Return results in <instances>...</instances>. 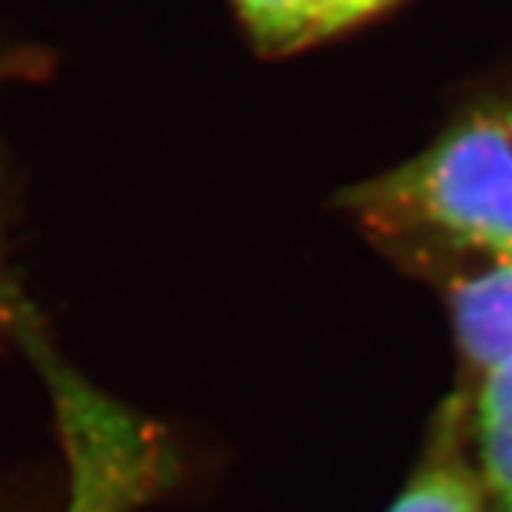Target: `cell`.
Returning a JSON list of instances; mask_svg holds the SVG:
<instances>
[{
    "label": "cell",
    "mask_w": 512,
    "mask_h": 512,
    "mask_svg": "<svg viewBox=\"0 0 512 512\" xmlns=\"http://www.w3.org/2000/svg\"><path fill=\"white\" fill-rule=\"evenodd\" d=\"M339 205L365 234L421 228L512 248V83L410 160L350 185Z\"/></svg>",
    "instance_id": "1"
},
{
    "label": "cell",
    "mask_w": 512,
    "mask_h": 512,
    "mask_svg": "<svg viewBox=\"0 0 512 512\" xmlns=\"http://www.w3.org/2000/svg\"><path fill=\"white\" fill-rule=\"evenodd\" d=\"M370 242L424 279L447 305L456 348L481 379L512 356V248L421 228L367 231Z\"/></svg>",
    "instance_id": "2"
},
{
    "label": "cell",
    "mask_w": 512,
    "mask_h": 512,
    "mask_svg": "<svg viewBox=\"0 0 512 512\" xmlns=\"http://www.w3.org/2000/svg\"><path fill=\"white\" fill-rule=\"evenodd\" d=\"M444 433L439 450L430 453L387 512H484L490 493L478 461L461 456V447L450 436L453 424Z\"/></svg>",
    "instance_id": "3"
},
{
    "label": "cell",
    "mask_w": 512,
    "mask_h": 512,
    "mask_svg": "<svg viewBox=\"0 0 512 512\" xmlns=\"http://www.w3.org/2000/svg\"><path fill=\"white\" fill-rule=\"evenodd\" d=\"M473 441L487 493L512 510V356L478 379Z\"/></svg>",
    "instance_id": "4"
},
{
    "label": "cell",
    "mask_w": 512,
    "mask_h": 512,
    "mask_svg": "<svg viewBox=\"0 0 512 512\" xmlns=\"http://www.w3.org/2000/svg\"><path fill=\"white\" fill-rule=\"evenodd\" d=\"M239 20L262 52L288 55L319 37V0H234Z\"/></svg>",
    "instance_id": "5"
},
{
    "label": "cell",
    "mask_w": 512,
    "mask_h": 512,
    "mask_svg": "<svg viewBox=\"0 0 512 512\" xmlns=\"http://www.w3.org/2000/svg\"><path fill=\"white\" fill-rule=\"evenodd\" d=\"M396 0H319V37H330L365 23Z\"/></svg>",
    "instance_id": "6"
},
{
    "label": "cell",
    "mask_w": 512,
    "mask_h": 512,
    "mask_svg": "<svg viewBox=\"0 0 512 512\" xmlns=\"http://www.w3.org/2000/svg\"><path fill=\"white\" fill-rule=\"evenodd\" d=\"M9 333V336H20L26 345L37 342L35 333V316L29 311L26 299L20 296L15 282L9 271L3 268L0 262V336Z\"/></svg>",
    "instance_id": "7"
},
{
    "label": "cell",
    "mask_w": 512,
    "mask_h": 512,
    "mask_svg": "<svg viewBox=\"0 0 512 512\" xmlns=\"http://www.w3.org/2000/svg\"><path fill=\"white\" fill-rule=\"evenodd\" d=\"M507 512H512V510H507Z\"/></svg>",
    "instance_id": "8"
}]
</instances>
